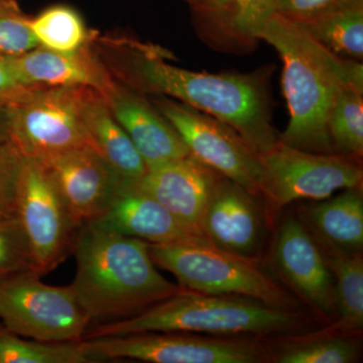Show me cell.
I'll return each instance as SVG.
<instances>
[{
    "mask_svg": "<svg viewBox=\"0 0 363 363\" xmlns=\"http://www.w3.org/2000/svg\"><path fill=\"white\" fill-rule=\"evenodd\" d=\"M104 61L113 77L143 94L177 99L234 128L257 155L279 142L272 119L274 67L252 73L212 74L171 65L159 48L130 44Z\"/></svg>",
    "mask_w": 363,
    "mask_h": 363,
    "instance_id": "6da1fadb",
    "label": "cell"
},
{
    "mask_svg": "<svg viewBox=\"0 0 363 363\" xmlns=\"http://www.w3.org/2000/svg\"><path fill=\"white\" fill-rule=\"evenodd\" d=\"M260 40L283 61V91L290 121L279 140L318 154H335L329 136V113L345 87L363 90V66L343 59L310 37L297 23L274 13Z\"/></svg>",
    "mask_w": 363,
    "mask_h": 363,
    "instance_id": "7a4b0ae2",
    "label": "cell"
},
{
    "mask_svg": "<svg viewBox=\"0 0 363 363\" xmlns=\"http://www.w3.org/2000/svg\"><path fill=\"white\" fill-rule=\"evenodd\" d=\"M72 252L71 286L91 325L135 316L182 289L157 272L149 242L91 222L79 228Z\"/></svg>",
    "mask_w": 363,
    "mask_h": 363,
    "instance_id": "3957f363",
    "label": "cell"
},
{
    "mask_svg": "<svg viewBox=\"0 0 363 363\" xmlns=\"http://www.w3.org/2000/svg\"><path fill=\"white\" fill-rule=\"evenodd\" d=\"M302 310L272 307L240 296L214 295L182 288L147 310L126 319L92 324L84 338L124 336L145 332H189L212 336L281 337L309 329Z\"/></svg>",
    "mask_w": 363,
    "mask_h": 363,
    "instance_id": "277c9868",
    "label": "cell"
},
{
    "mask_svg": "<svg viewBox=\"0 0 363 363\" xmlns=\"http://www.w3.org/2000/svg\"><path fill=\"white\" fill-rule=\"evenodd\" d=\"M155 264L173 274L179 286L196 292L240 296L272 307L302 310L301 303L257 260L243 259L210 243H149Z\"/></svg>",
    "mask_w": 363,
    "mask_h": 363,
    "instance_id": "5b68a950",
    "label": "cell"
},
{
    "mask_svg": "<svg viewBox=\"0 0 363 363\" xmlns=\"http://www.w3.org/2000/svg\"><path fill=\"white\" fill-rule=\"evenodd\" d=\"M92 362L135 359L152 363L269 362L266 345L255 337L189 332H145L81 341Z\"/></svg>",
    "mask_w": 363,
    "mask_h": 363,
    "instance_id": "8992f818",
    "label": "cell"
},
{
    "mask_svg": "<svg viewBox=\"0 0 363 363\" xmlns=\"http://www.w3.org/2000/svg\"><path fill=\"white\" fill-rule=\"evenodd\" d=\"M33 271L0 281V320L7 330L40 342H80L91 321L72 286L40 281Z\"/></svg>",
    "mask_w": 363,
    "mask_h": 363,
    "instance_id": "52a82bcc",
    "label": "cell"
},
{
    "mask_svg": "<svg viewBox=\"0 0 363 363\" xmlns=\"http://www.w3.org/2000/svg\"><path fill=\"white\" fill-rule=\"evenodd\" d=\"M260 195L274 211L298 200H320L336 191L362 187V159L307 152L279 140L259 155Z\"/></svg>",
    "mask_w": 363,
    "mask_h": 363,
    "instance_id": "ba28073f",
    "label": "cell"
},
{
    "mask_svg": "<svg viewBox=\"0 0 363 363\" xmlns=\"http://www.w3.org/2000/svg\"><path fill=\"white\" fill-rule=\"evenodd\" d=\"M90 88L35 87L11 104V138L23 156L40 160L90 145L84 123Z\"/></svg>",
    "mask_w": 363,
    "mask_h": 363,
    "instance_id": "9c48e42d",
    "label": "cell"
},
{
    "mask_svg": "<svg viewBox=\"0 0 363 363\" xmlns=\"http://www.w3.org/2000/svg\"><path fill=\"white\" fill-rule=\"evenodd\" d=\"M16 216L40 277L72 252L79 223L42 164L26 157L16 202Z\"/></svg>",
    "mask_w": 363,
    "mask_h": 363,
    "instance_id": "30bf717a",
    "label": "cell"
},
{
    "mask_svg": "<svg viewBox=\"0 0 363 363\" xmlns=\"http://www.w3.org/2000/svg\"><path fill=\"white\" fill-rule=\"evenodd\" d=\"M152 102L193 157L262 198L259 155L238 131L216 117L171 98L156 96Z\"/></svg>",
    "mask_w": 363,
    "mask_h": 363,
    "instance_id": "8fae6325",
    "label": "cell"
},
{
    "mask_svg": "<svg viewBox=\"0 0 363 363\" xmlns=\"http://www.w3.org/2000/svg\"><path fill=\"white\" fill-rule=\"evenodd\" d=\"M272 262L284 286L331 323L336 317L334 278L316 240L298 218L285 217L279 224Z\"/></svg>",
    "mask_w": 363,
    "mask_h": 363,
    "instance_id": "7c38bea8",
    "label": "cell"
},
{
    "mask_svg": "<svg viewBox=\"0 0 363 363\" xmlns=\"http://www.w3.org/2000/svg\"><path fill=\"white\" fill-rule=\"evenodd\" d=\"M35 161L47 169L81 225L104 213L124 186L131 183L117 174L90 145L64 150Z\"/></svg>",
    "mask_w": 363,
    "mask_h": 363,
    "instance_id": "4fadbf2b",
    "label": "cell"
},
{
    "mask_svg": "<svg viewBox=\"0 0 363 363\" xmlns=\"http://www.w3.org/2000/svg\"><path fill=\"white\" fill-rule=\"evenodd\" d=\"M257 196L222 176L203 214L201 233L215 247L257 260L267 235V214Z\"/></svg>",
    "mask_w": 363,
    "mask_h": 363,
    "instance_id": "5bb4252c",
    "label": "cell"
},
{
    "mask_svg": "<svg viewBox=\"0 0 363 363\" xmlns=\"http://www.w3.org/2000/svg\"><path fill=\"white\" fill-rule=\"evenodd\" d=\"M221 177L189 154L147 169L136 186L156 198L190 230L204 236L203 214Z\"/></svg>",
    "mask_w": 363,
    "mask_h": 363,
    "instance_id": "9a60e30c",
    "label": "cell"
},
{
    "mask_svg": "<svg viewBox=\"0 0 363 363\" xmlns=\"http://www.w3.org/2000/svg\"><path fill=\"white\" fill-rule=\"evenodd\" d=\"M200 39L219 52L253 51L277 0H188Z\"/></svg>",
    "mask_w": 363,
    "mask_h": 363,
    "instance_id": "2e32d148",
    "label": "cell"
},
{
    "mask_svg": "<svg viewBox=\"0 0 363 363\" xmlns=\"http://www.w3.org/2000/svg\"><path fill=\"white\" fill-rule=\"evenodd\" d=\"M88 222L154 245H211L206 238L182 224L156 198L140 190L133 182L124 186L104 213Z\"/></svg>",
    "mask_w": 363,
    "mask_h": 363,
    "instance_id": "e0dca14e",
    "label": "cell"
},
{
    "mask_svg": "<svg viewBox=\"0 0 363 363\" xmlns=\"http://www.w3.org/2000/svg\"><path fill=\"white\" fill-rule=\"evenodd\" d=\"M6 57L26 87H85L105 97L116 85L111 71L89 44L72 52L38 47L20 56Z\"/></svg>",
    "mask_w": 363,
    "mask_h": 363,
    "instance_id": "ac0fdd59",
    "label": "cell"
},
{
    "mask_svg": "<svg viewBox=\"0 0 363 363\" xmlns=\"http://www.w3.org/2000/svg\"><path fill=\"white\" fill-rule=\"evenodd\" d=\"M104 98L147 169L190 154L175 128L143 93L117 82Z\"/></svg>",
    "mask_w": 363,
    "mask_h": 363,
    "instance_id": "d6986e66",
    "label": "cell"
},
{
    "mask_svg": "<svg viewBox=\"0 0 363 363\" xmlns=\"http://www.w3.org/2000/svg\"><path fill=\"white\" fill-rule=\"evenodd\" d=\"M298 219L320 247L362 253V187L345 189L336 197L301 205Z\"/></svg>",
    "mask_w": 363,
    "mask_h": 363,
    "instance_id": "ffe728a7",
    "label": "cell"
},
{
    "mask_svg": "<svg viewBox=\"0 0 363 363\" xmlns=\"http://www.w3.org/2000/svg\"><path fill=\"white\" fill-rule=\"evenodd\" d=\"M84 123L90 147L124 180L135 183L145 175L147 164L130 136L112 114L105 98L96 90H88Z\"/></svg>",
    "mask_w": 363,
    "mask_h": 363,
    "instance_id": "44dd1931",
    "label": "cell"
},
{
    "mask_svg": "<svg viewBox=\"0 0 363 363\" xmlns=\"http://www.w3.org/2000/svg\"><path fill=\"white\" fill-rule=\"evenodd\" d=\"M318 247L334 278L337 318L322 330L337 335L358 336L363 328L362 253H345Z\"/></svg>",
    "mask_w": 363,
    "mask_h": 363,
    "instance_id": "7402d4cb",
    "label": "cell"
},
{
    "mask_svg": "<svg viewBox=\"0 0 363 363\" xmlns=\"http://www.w3.org/2000/svg\"><path fill=\"white\" fill-rule=\"evenodd\" d=\"M294 23L333 54L362 61L363 0H347L309 20Z\"/></svg>",
    "mask_w": 363,
    "mask_h": 363,
    "instance_id": "603a6c76",
    "label": "cell"
},
{
    "mask_svg": "<svg viewBox=\"0 0 363 363\" xmlns=\"http://www.w3.org/2000/svg\"><path fill=\"white\" fill-rule=\"evenodd\" d=\"M267 347L269 362L353 363L359 360L362 343L358 336L337 335L323 330L292 334Z\"/></svg>",
    "mask_w": 363,
    "mask_h": 363,
    "instance_id": "cb8c5ba5",
    "label": "cell"
},
{
    "mask_svg": "<svg viewBox=\"0 0 363 363\" xmlns=\"http://www.w3.org/2000/svg\"><path fill=\"white\" fill-rule=\"evenodd\" d=\"M30 28L39 47L72 52L89 44L90 37L80 14L67 6H52L30 18Z\"/></svg>",
    "mask_w": 363,
    "mask_h": 363,
    "instance_id": "d4e9b609",
    "label": "cell"
},
{
    "mask_svg": "<svg viewBox=\"0 0 363 363\" xmlns=\"http://www.w3.org/2000/svg\"><path fill=\"white\" fill-rule=\"evenodd\" d=\"M327 126L335 154L362 159L363 90L343 88L332 106Z\"/></svg>",
    "mask_w": 363,
    "mask_h": 363,
    "instance_id": "484cf974",
    "label": "cell"
},
{
    "mask_svg": "<svg viewBox=\"0 0 363 363\" xmlns=\"http://www.w3.org/2000/svg\"><path fill=\"white\" fill-rule=\"evenodd\" d=\"M80 342L48 343L21 337L0 327V363H87Z\"/></svg>",
    "mask_w": 363,
    "mask_h": 363,
    "instance_id": "4316f807",
    "label": "cell"
},
{
    "mask_svg": "<svg viewBox=\"0 0 363 363\" xmlns=\"http://www.w3.org/2000/svg\"><path fill=\"white\" fill-rule=\"evenodd\" d=\"M28 271L35 272L20 222L16 214L0 216V281Z\"/></svg>",
    "mask_w": 363,
    "mask_h": 363,
    "instance_id": "83f0119b",
    "label": "cell"
},
{
    "mask_svg": "<svg viewBox=\"0 0 363 363\" xmlns=\"http://www.w3.org/2000/svg\"><path fill=\"white\" fill-rule=\"evenodd\" d=\"M30 18L21 11L16 0H0V55L20 56L39 47Z\"/></svg>",
    "mask_w": 363,
    "mask_h": 363,
    "instance_id": "f1b7e54d",
    "label": "cell"
},
{
    "mask_svg": "<svg viewBox=\"0 0 363 363\" xmlns=\"http://www.w3.org/2000/svg\"><path fill=\"white\" fill-rule=\"evenodd\" d=\"M26 157L13 140L0 143V216L16 214V195Z\"/></svg>",
    "mask_w": 363,
    "mask_h": 363,
    "instance_id": "f546056e",
    "label": "cell"
},
{
    "mask_svg": "<svg viewBox=\"0 0 363 363\" xmlns=\"http://www.w3.org/2000/svg\"><path fill=\"white\" fill-rule=\"evenodd\" d=\"M347 0H277V13L289 20H309Z\"/></svg>",
    "mask_w": 363,
    "mask_h": 363,
    "instance_id": "4dcf8cb0",
    "label": "cell"
},
{
    "mask_svg": "<svg viewBox=\"0 0 363 363\" xmlns=\"http://www.w3.org/2000/svg\"><path fill=\"white\" fill-rule=\"evenodd\" d=\"M35 87H26L16 76L6 56L0 55V99L14 102L28 91Z\"/></svg>",
    "mask_w": 363,
    "mask_h": 363,
    "instance_id": "1f68e13d",
    "label": "cell"
},
{
    "mask_svg": "<svg viewBox=\"0 0 363 363\" xmlns=\"http://www.w3.org/2000/svg\"><path fill=\"white\" fill-rule=\"evenodd\" d=\"M11 104L13 102L0 99V143L11 140Z\"/></svg>",
    "mask_w": 363,
    "mask_h": 363,
    "instance_id": "d6a6232c",
    "label": "cell"
},
{
    "mask_svg": "<svg viewBox=\"0 0 363 363\" xmlns=\"http://www.w3.org/2000/svg\"><path fill=\"white\" fill-rule=\"evenodd\" d=\"M186 1H188V0H186Z\"/></svg>",
    "mask_w": 363,
    "mask_h": 363,
    "instance_id": "836d02e7",
    "label": "cell"
}]
</instances>
